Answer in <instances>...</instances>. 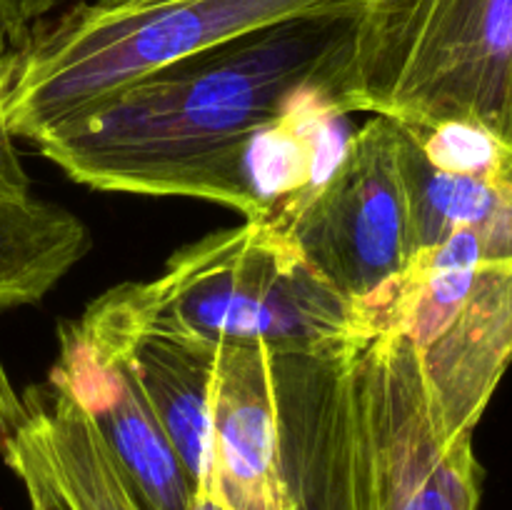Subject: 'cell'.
I'll use <instances>...</instances> for the list:
<instances>
[{
  "instance_id": "6da1fadb",
  "label": "cell",
  "mask_w": 512,
  "mask_h": 510,
  "mask_svg": "<svg viewBox=\"0 0 512 510\" xmlns=\"http://www.w3.org/2000/svg\"><path fill=\"white\" fill-rule=\"evenodd\" d=\"M358 15H308L245 33L135 80L33 145L90 188L200 198L243 213L245 140L308 90L325 88L333 100Z\"/></svg>"
},
{
  "instance_id": "7a4b0ae2",
  "label": "cell",
  "mask_w": 512,
  "mask_h": 510,
  "mask_svg": "<svg viewBox=\"0 0 512 510\" xmlns=\"http://www.w3.org/2000/svg\"><path fill=\"white\" fill-rule=\"evenodd\" d=\"M365 0H95L8 48L5 123L33 145L65 120L178 60L308 15H358Z\"/></svg>"
},
{
  "instance_id": "3957f363",
  "label": "cell",
  "mask_w": 512,
  "mask_h": 510,
  "mask_svg": "<svg viewBox=\"0 0 512 510\" xmlns=\"http://www.w3.org/2000/svg\"><path fill=\"white\" fill-rule=\"evenodd\" d=\"M100 300L133 330L273 353L328 348L368 325L295 240L265 220L188 243L160 275L115 285Z\"/></svg>"
},
{
  "instance_id": "277c9868",
  "label": "cell",
  "mask_w": 512,
  "mask_h": 510,
  "mask_svg": "<svg viewBox=\"0 0 512 510\" xmlns=\"http://www.w3.org/2000/svg\"><path fill=\"white\" fill-rule=\"evenodd\" d=\"M340 113L483 125L512 143V0H365Z\"/></svg>"
},
{
  "instance_id": "5b68a950",
  "label": "cell",
  "mask_w": 512,
  "mask_h": 510,
  "mask_svg": "<svg viewBox=\"0 0 512 510\" xmlns=\"http://www.w3.org/2000/svg\"><path fill=\"white\" fill-rule=\"evenodd\" d=\"M370 325L403 330L445 433L473 435L512 363V233L460 228L418 250Z\"/></svg>"
},
{
  "instance_id": "8992f818",
  "label": "cell",
  "mask_w": 512,
  "mask_h": 510,
  "mask_svg": "<svg viewBox=\"0 0 512 510\" xmlns=\"http://www.w3.org/2000/svg\"><path fill=\"white\" fill-rule=\"evenodd\" d=\"M348 350L368 425V510H478L483 468L473 435L445 433L403 330L365 325Z\"/></svg>"
},
{
  "instance_id": "52a82bcc",
  "label": "cell",
  "mask_w": 512,
  "mask_h": 510,
  "mask_svg": "<svg viewBox=\"0 0 512 510\" xmlns=\"http://www.w3.org/2000/svg\"><path fill=\"white\" fill-rule=\"evenodd\" d=\"M283 230L370 325L415 255L395 120L370 115Z\"/></svg>"
},
{
  "instance_id": "ba28073f",
  "label": "cell",
  "mask_w": 512,
  "mask_h": 510,
  "mask_svg": "<svg viewBox=\"0 0 512 510\" xmlns=\"http://www.w3.org/2000/svg\"><path fill=\"white\" fill-rule=\"evenodd\" d=\"M93 418L143 510H190L195 483L180 463L123 353L80 320L60 325V358L50 368Z\"/></svg>"
},
{
  "instance_id": "9c48e42d",
  "label": "cell",
  "mask_w": 512,
  "mask_h": 510,
  "mask_svg": "<svg viewBox=\"0 0 512 510\" xmlns=\"http://www.w3.org/2000/svg\"><path fill=\"white\" fill-rule=\"evenodd\" d=\"M208 488L225 510H285L273 350L218 345L210 385Z\"/></svg>"
},
{
  "instance_id": "30bf717a",
  "label": "cell",
  "mask_w": 512,
  "mask_h": 510,
  "mask_svg": "<svg viewBox=\"0 0 512 510\" xmlns=\"http://www.w3.org/2000/svg\"><path fill=\"white\" fill-rule=\"evenodd\" d=\"M80 325L123 353L140 393L153 408L193 483L208 473L210 385L218 345L125 325L103 300H95Z\"/></svg>"
},
{
  "instance_id": "8fae6325",
  "label": "cell",
  "mask_w": 512,
  "mask_h": 510,
  "mask_svg": "<svg viewBox=\"0 0 512 510\" xmlns=\"http://www.w3.org/2000/svg\"><path fill=\"white\" fill-rule=\"evenodd\" d=\"M30 430L50 475L73 510H143L128 478L120 470L75 395L50 378L23 388Z\"/></svg>"
},
{
  "instance_id": "7c38bea8",
  "label": "cell",
  "mask_w": 512,
  "mask_h": 510,
  "mask_svg": "<svg viewBox=\"0 0 512 510\" xmlns=\"http://www.w3.org/2000/svg\"><path fill=\"white\" fill-rule=\"evenodd\" d=\"M90 248L78 215L0 185V308L43 300Z\"/></svg>"
},
{
  "instance_id": "4fadbf2b",
  "label": "cell",
  "mask_w": 512,
  "mask_h": 510,
  "mask_svg": "<svg viewBox=\"0 0 512 510\" xmlns=\"http://www.w3.org/2000/svg\"><path fill=\"white\" fill-rule=\"evenodd\" d=\"M0 458L25 485L30 510H73L60 493L35 443L25 413L23 388H15L3 365H0Z\"/></svg>"
},
{
  "instance_id": "5bb4252c",
  "label": "cell",
  "mask_w": 512,
  "mask_h": 510,
  "mask_svg": "<svg viewBox=\"0 0 512 510\" xmlns=\"http://www.w3.org/2000/svg\"><path fill=\"white\" fill-rule=\"evenodd\" d=\"M5 70H8V45H5L3 33H0V185L28 193L30 180L25 175L23 163H20L18 150H15L13 133H10L8 123H5Z\"/></svg>"
},
{
  "instance_id": "9a60e30c",
  "label": "cell",
  "mask_w": 512,
  "mask_h": 510,
  "mask_svg": "<svg viewBox=\"0 0 512 510\" xmlns=\"http://www.w3.org/2000/svg\"><path fill=\"white\" fill-rule=\"evenodd\" d=\"M58 5H63V0H0V33L18 43Z\"/></svg>"
},
{
  "instance_id": "2e32d148",
  "label": "cell",
  "mask_w": 512,
  "mask_h": 510,
  "mask_svg": "<svg viewBox=\"0 0 512 510\" xmlns=\"http://www.w3.org/2000/svg\"><path fill=\"white\" fill-rule=\"evenodd\" d=\"M190 510H225V505L215 498V493H210L208 488H195L193 503Z\"/></svg>"
},
{
  "instance_id": "e0dca14e",
  "label": "cell",
  "mask_w": 512,
  "mask_h": 510,
  "mask_svg": "<svg viewBox=\"0 0 512 510\" xmlns=\"http://www.w3.org/2000/svg\"><path fill=\"white\" fill-rule=\"evenodd\" d=\"M135 3H153V0H135Z\"/></svg>"
},
{
  "instance_id": "ac0fdd59",
  "label": "cell",
  "mask_w": 512,
  "mask_h": 510,
  "mask_svg": "<svg viewBox=\"0 0 512 510\" xmlns=\"http://www.w3.org/2000/svg\"><path fill=\"white\" fill-rule=\"evenodd\" d=\"M63 3H65V0H63Z\"/></svg>"
}]
</instances>
